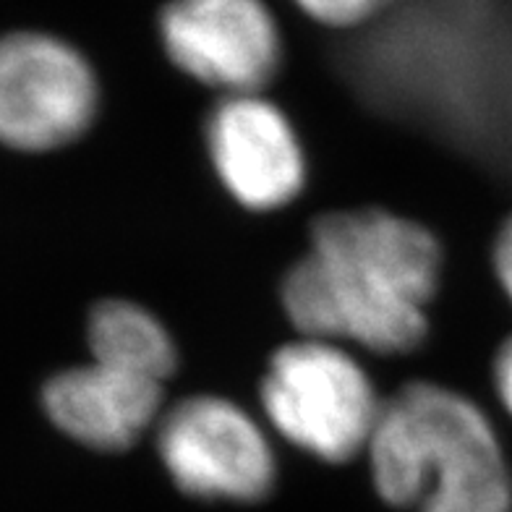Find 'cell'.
Wrapping results in <instances>:
<instances>
[{"label": "cell", "mask_w": 512, "mask_h": 512, "mask_svg": "<svg viewBox=\"0 0 512 512\" xmlns=\"http://www.w3.org/2000/svg\"><path fill=\"white\" fill-rule=\"evenodd\" d=\"M445 249L434 230L382 207L332 209L285 270L280 306L301 337L356 353L408 356L432 330Z\"/></svg>", "instance_id": "1"}, {"label": "cell", "mask_w": 512, "mask_h": 512, "mask_svg": "<svg viewBox=\"0 0 512 512\" xmlns=\"http://www.w3.org/2000/svg\"><path fill=\"white\" fill-rule=\"evenodd\" d=\"M384 505L416 512H512V468L489 413L439 382L384 398L366 450Z\"/></svg>", "instance_id": "2"}, {"label": "cell", "mask_w": 512, "mask_h": 512, "mask_svg": "<svg viewBox=\"0 0 512 512\" xmlns=\"http://www.w3.org/2000/svg\"><path fill=\"white\" fill-rule=\"evenodd\" d=\"M262 421L272 434L327 465L364 458L384 398L356 351L301 337L272 351L259 382Z\"/></svg>", "instance_id": "3"}, {"label": "cell", "mask_w": 512, "mask_h": 512, "mask_svg": "<svg viewBox=\"0 0 512 512\" xmlns=\"http://www.w3.org/2000/svg\"><path fill=\"white\" fill-rule=\"evenodd\" d=\"M270 429L236 400L196 392L170 403L155 429L162 471L199 502L256 505L277 484Z\"/></svg>", "instance_id": "4"}, {"label": "cell", "mask_w": 512, "mask_h": 512, "mask_svg": "<svg viewBox=\"0 0 512 512\" xmlns=\"http://www.w3.org/2000/svg\"><path fill=\"white\" fill-rule=\"evenodd\" d=\"M102 105L97 68L74 42L42 29L0 34V144L45 155L79 142Z\"/></svg>", "instance_id": "5"}, {"label": "cell", "mask_w": 512, "mask_h": 512, "mask_svg": "<svg viewBox=\"0 0 512 512\" xmlns=\"http://www.w3.org/2000/svg\"><path fill=\"white\" fill-rule=\"evenodd\" d=\"M155 34L165 61L217 97L262 95L285 63L270 0H162Z\"/></svg>", "instance_id": "6"}, {"label": "cell", "mask_w": 512, "mask_h": 512, "mask_svg": "<svg viewBox=\"0 0 512 512\" xmlns=\"http://www.w3.org/2000/svg\"><path fill=\"white\" fill-rule=\"evenodd\" d=\"M204 144L220 186L246 212L272 215L304 194V142L267 92L217 97L204 121Z\"/></svg>", "instance_id": "7"}, {"label": "cell", "mask_w": 512, "mask_h": 512, "mask_svg": "<svg viewBox=\"0 0 512 512\" xmlns=\"http://www.w3.org/2000/svg\"><path fill=\"white\" fill-rule=\"evenodd\" d=\"M168 408L165 384L87 364L55 371L42 387V411L76 445L95 452H126L155 434Z\"/></svg>", "instance_id": "8"}, {"label": "cell", "mask_w": 512, "mask_h": 512, "mask_svg": "<svg viewBox=\"0 0 512 512\" xmlns=\"http://www.w3.org/2000/svg\"><path fill=\"white\" fill-rule=\"evenodd\" d=\"M89 358L134 377L168 384L178 371V343L168 324L131 298H105L89 309Z\"/></svg>", "instance_id": "9"}, {"label": "cell", "mask_w": 512, "mask_h": 512, "mask_svg": "<svg viewBox=\"0 0 512 512\" xmlns=\"http://www.w3.org/2000/svg\"><path fill=\"white\" fill-rule=\"evenodd\" d=\"M298 14L330 32H356L390 14L398 0H290Z\"/></svg>", "instance_id": "10"}, {"label": "cell", "mask_w": 512, "mask_h": 512, "mask_svg": "<svg viewBox=\"0 0 512 512\" xmlns=\"http://www.w3.org/2000/svg\"><path fill=\"white\" fill-rule=\"evenodd\" d=\"M492 270L499 288L512 304V215H507L499 225L492 243Z\"/></svg>", "instance_id": "11"}, {"label": "cell", "mask_w": 512, "mask_h": 512, "mask_svg": "<svg viewBox=\"0 0 512 512\" xmlns=\"http://www.w3.org/2000/svg\"><path fill=\"white\" fill-rule=\"evenodd\" d=\"M492 384L499 405L512 418V335L499 345L492 364Z\"/></svg>", "instance_id": "12"}]
</instances>
